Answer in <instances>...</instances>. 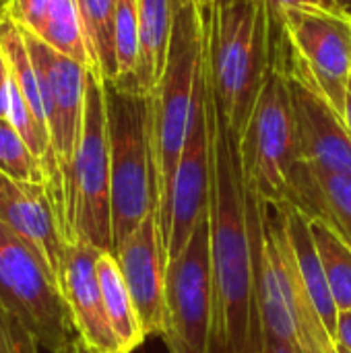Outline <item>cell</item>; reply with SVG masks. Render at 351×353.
I'll return each mask as SVG.
<instances>
[{"label":"cell","mask_w":351,"mask_h":353,"mask_svg":"<svg viewBox=\"0 0 351 353\" xmlns=\"http://www.w3.org/2000/svg\"><path fill=\"white\" fill-rule=\"evenodd\" d=\"M97 250L95 246L74 240L66 246V259L60 279V292L64 296L72 329L77 337L95 347L97 352L120 353L118 339L110 327L99 277H97Z\"/></svg>","instance_id":"9a60e30c"},{"label":"cell","mask_w":351,"mask_h":353,"mask_svg":"<svg viewBox=\"0 0 351 353\" xmlns=\"http://www.w3.org/2000/svg\"><path fill=\"white\" fill-rule=\"evenodd\" d=\"M267 12H277L281 8H290V6H314V8H325V10H337V0H263Z\"/></svg>","instance_id":"484cf974"},{"label":"cell","mask_w":351,"mask_h":353,"mask_svg":"<svg viewBox=\"0 0 351 353\" xmlns=\"http://www.w3.org/2000/svg\"><path fill=\"white\" fill-rule=\"evenodd\" d=\"M281 213H283V221H285V234H288V244H290V254L294 261V267L302 279V285L317 310V314L321 316L327 333L333 337L335 341V333H337V316L339 310L335 306V300L331 296L325 271H323V263L312 238V230H310V221L308 217L290 201H281Z\"/></svg>","instance_id":"ac0fdd59"},{"label":"cell","mask_w":351,"mask_h":353,"mask_svg":"<svg viewBox=\"0 0 351 353\" xmlns=\"http://www.w3.org/2000/svg\"><path fill=\"white\" fill-rule=\"evenodd\" d=\"M116 79L120 89L143 93L141 89V35L137 0H118L114 25ZM145 95V93H143Z\"/></svg>","instance_id":"603a6c76"},{"label":"cell","mask_w":351,"mask_h":353,"mask_svg":"<svg viewBox=\"0 0 351 353\" xmlns=\"http://www.w3.org/2000/svg\"><path fill=\"white\" fill-rule=\"evenodd\" d=\"M339 12H343L348 19H351V0H337Z\"/></svg>","instance_id":"e575fe53"},{"label":"cell","mask_w":351,"mask_h":353,"mask_svg":"<svg viewBox=\"0 0 351 353\" xmlns=\"http://www.w3.org/2000/svg\"><path fill=\"white\" fill-rule=\"evenodd\" d=\"M248 223L254 250V283L261 339L273 337L302 347L296 306L298 273L290 254L281 205L259 199L250 184Z\"/></svg>","instance_id":"52a82bcc"},{"label":"cell","mask_w":351,"mask_h":353,"mask_svg":"<svg viewBox=\"0 0 351 353\" xmlns=\"http://www.w3.org/2000/svg\"><path fill=\"white\" fill-rule=\"evenodd\" d=\"M6 4H8V0H0V14L6 12Z\"/></svg>","instance_id":"d590c367"},{"label":"cell","mask_w":351,"mask_h":353,"mask_svg":"<svg viewBox=\"0 0 351 353\" xmlns=\"http://www.w3.org/2000/svg\"><path fill=\"white\" fill-rule=\"evenodd\" d=\"M116 259L132 296L145 335L166 331V265L168 256L161 244L157 215L145 221L116 248Z\"/></svg>","instance_id":"5bb4252c"},{"label":"cell","mask_w":351,"mask_h":353,"mask_svg":"<svg viewBox=\"0 0 351 353\" xmlns=\"http://www.w3.org/2000/svg\"><path fill=\"white\" fill-rule=\"evenodd\" d=\"M87 46L93 58L95 72L101 81L116 79V54H114V25L118 0H77Z\"/></svg>","instance_id":"44dd1931"},{"label":"cell","mask_w":351,"mask_h":353,"mask_svg":"<svg viewBox=\"0 0 351 353\" xmlns=\"http://www.w3.org/2000/svg\"><path fill=\"white\" fill-rule=\"evenodd\" d=\"M66 232L68 242L83 240L114 252L108 116L103 83L95 70H87L83 132L66 188Z\"/></svg>","instance_id":"8992f818"},{"label":"cell","mask_w":351,"mask_h":353,"mask_svg":"<svg viewBox=\"0 0 351 353\" xmlns=\"http://www.w3.org/2000/svg\"><path fill=\"white\" fill-rule=\"evenodd\" d=\"M0 58H2V52H0Z\"/></svg>","instance_id":"f35d334b"},{"label":"cell","mask_w":351,"mask_h":353,"mask_svg":"<svg viewBox=\"0 0 351 353\" xmlns=\"http://www.w3.org/2000/svg\"><path fill=\"white\" fill-rule=\"evenodd\" d=\"M141 35V89L151 95L159 83L174 29V0H137Z\"/></svg>","instance_id":"ffe728a7"},{"label":"cell","mask_w":351,"mask_h":353,"mask_svg":"<svg viewBox=\"0 0 351 353\" xmlns=\"http://www.w3.org/2000/svg\"><path fill=\"white\" fill-rule=\"evenodd\" d=\"M261 353H304L302 347L281 341V339H273V337H263L261 339Z\"/></svg>","instance_id":"1f68e13d"},{"label":"cell","mask_w":351,"mask_h":353,"mask_svg":"<svg viewBox=\"0 0 351 353\" xmlns=\"http://www.w3.org/2000/svg\"><path fill=\"white\" fill-rule=\"evenodd\" d=\"M335 343L339 347H345L351 352V308L339 312L337 316V333H335Z\"/></svg>","instance_id":"4dcf8cb0"},{"label":"cell","mask_w":351,"mask_h":353,"mask_svg":"<svg viewBox=\"0 0 351 353\" xmlns=\"http://www.w3.org/2000/svg\"><path fill=\"white\" fill-rule=\"evenodd\" d=\"M205 56L215 101L244 134L269 74V19L263 0H213L205 6Z\"/></svg>","instance_id":"3957f363"},{"label":"cell","mask_w":351,"mask_h":353,"mask_svg":"<svg viewBox=\"0 0 351 353\" xmlns=\"http://www.w3.org/2000/svg\"><path fill=\"white\" fill-rule=\"evenodd\" d=\"M0 353H14L12 316L0 308Z\"/></svg>","instance_id":"f546056e"},{"label":"cell","mask_w":351,"mask_h":353,"mask_svg":"<svg viewBox=\"0 0 351 353\" xmlns=\"http://www.w3.org/2000/svg\"><path fill=\"white\" fill-rule=\"evenodd\" d=\"M300 161L331 172L351 176V132L345 120L327 99L300 83L288 81Z\"/></svg>","instance_id":"2e32d148"},{"label":"cell","mask_w":351,"mask_h":353,"mask_svg":"<svg viewBox=\"0 0 351 353\" xmlns=\"http://www.w3.org/2000/svg\"><path fill=\"white\" fill-rule=\"evenodd\" d=\"M213 273L209 213L186 248L166 265V331L170 353H211Z\"/></svg>","instance_id":"30bf717a"},{"label":"cell","mask_w":351,"mask_h":353,"mask_svg":"<svg viewBox=\"0 0 351 353\" xmlns=\"http://www.w3.org/2000/svg\"><path fill=\"white\" fill-rule=\"evenodd\" d=\"M0 221L33 250L60 288L68 240L48 186L19 182L0 172Z\"/></svg>","instance_id":"4fadbf2b"},{"label":"cell","mask_w":351,"mask_h":353,"mask_svg":"<svg viewBox=\"0 0 351 353\" xmlns=\"http://www.w3.org/2000/svg\"><path fill=\"white\" fill-rule=\"evenodd\" d=\"M205 4L201 0H174V29L170 39L168 62L159 83L149 95L151 145L157 188L155 215L163 250L170 228L172 184L192 120L197 79L205 54Z\"/></svg>","instance_id":"7a4b0ae2"},{"label":"cell","mask_w":351,"mask_h":353,"mask_svg":"<svg viewBox=\"0 0 351 353\" xmlns=\"http://www.w3.org/2000/svg\"><path fill=\"white\" fill-rule=\"evenodd\" d=\"M246 180L259 199L281 203L300 161L298 132L288 81L269 68L257 105L240 137Z\"/></svg>","instance_id":"9c48e42d"},{"label":"cell","mask_w":351,"mask_h":353,"mask_svg":"<svg viewBox=\"0 0 351 353\" xmlns=\"http://www.w3.org/2000/svg\"><path fill=\"white\" fill-rule=\"evenodd\" d=\"M211 201V128H209V72L203 54L192 120L186 137L182 157L176 168L172 199H170V228L166 254L176 259L190 242L199 221L209 213Z\"/></svg>","instance_id":"8fae6325"},{"label":"cell","mask_w":351,"mask_h":353,"mask_svg":"<svg viewBox=\"0 0 351 353\" xmlns=\"http://www.w3.org/2000/svg\"><path fill=\"white\" fill-rule=\"evenodd\" d=\"M209 128V228L213 273L211 353H261L254 250L248 223V180L240 151V137L221 114L211 81Z\"/></svg>","instance_id":"6da1fadb"},{"label":"cell","mask_w":351,"mask_h":353,"mask_svg":"<svg viewBox=\"0 0 351 353\" xmlns=\"http://www.w3.org/2000/svg\"><path fill=\"white\" fill-rule=\"evenodd\" d=\"M285 201L296 205L308 219L333 228L351 246V176L331 174L298 161Z\"/></svg>","instance_id":"e0dca14e"},{"label":"cell","mask_w":351,"mask_h":353,"mask_svg":"<svg viewBox=\"0 0 351 353\" xmlns=\"http://www.w3.org/2000/svg\"><path fill=\"white\" fill-rule=\"evenodd\" d=\"M304 353H337L335 341L327 331H321L317 335H310L302 341Z\"/></svg>","instance_id":"4316f807"},{"label":"cell","mask_w":351,"mask_h":353,"mask_svg":"<svg viewBox=\"0 0 351 353\" xmlns=\"http://www.w3.org/2000/svg\"><path fill=\"white\" fill-rule=\"evenodd\" d=\"M8 103H10V74L4 56L0 58V118H8Z\"/></svg>","instance_id":"f1b7e54d"},{"label":"cell","mask_w":351,"mask_h":353,"mask_svg":"<svg viewBox=\"0 0 351 353\" xmlns=\"http://www.w3.org/2000/svg\"><path fill=\"white\" fill-rule=\"evenodd\" d=\"M12 337H14V353H37L39 350L31 333L14 319H12Z\"/></svg>","instance_id":"83f0119b"},{"label":"cell","mask_w":351,"mask_h":353,"mask_svg":"<svg viewBox=\"0 0 351 353\" xmlns=\"http://www.w3.org/2000/svg\"><path fill=\"white\" fill-rule=\"evenodd\" d=\"M343 120L348 124L351 132V81H350V89H348V95H345V110H343Z\"/></svg>","instance_id":"836d02e7"},{"label":"cell","mask_w":351,"mask_h":353,"mask_svg":"<svg viewBox=\"0 0 351 353\" xmlns=\"http://www.w3.org/2000/svg\"><path fill=\"white\" fill-rule=\"evenodd\" d=\"M97 277H99L103 308H106L110 327L118 339L120 353H132L147 339V335L143 331L132 296L126 288L124 275L120 271V265L114 252L101 250L97 254Z\"/></svg>","instance_id":"d6986e66"},{"label":"cell","mask_w":351,"mask_h":353,"mask_svg":"<svg viewBox=\"0 0 351 353\" xmlns=\"http://www.w3.org/2000/svg\"><path fill=\"white\" fill-rule=\"evenodd\" d=\"M0 172L19 182L48 186L41 161L33 155L8 118H0Z\"/></svg>","instance_id":"cb8c5ba5"},{"label":"cell","mask_w":351,"mask_h":353,"mask_svg":"<svg viewBox=\"0 0 351 353\" xmlns=\"http://www.w3.org/2000/svg\"><path fill=\"white\" fill-rule=\"evenodd\" d=\"M56 2L58 0H8L6 14L17 27L29 33H37Z\"/></svg>","instance_id":"d4e9b609"},{"label":"cell","mask_w":351,"mask_h":353,"mask_svg":"<svg viewBox=\"0 0 351 353\" xmlns=\"http://www.w3.org/2000/svg\"><path fill=\"white\" fill-rule=\"evenodd\" d=\"M201 2H203V4H205V6H209V4H211V2H213V0H201Z\"/></svg>","instance_id":"74e56055"},{"label":"cell","mask_w":351,"mask_h":353,"mask_svg":"<svg viewBox=\"0 0 351 353\" xmlns=\"http://www.w3.org/2000/svg\"><path fill=\"white\" fill-rule=\"evenodd\" d=\"M335 347H337V353H351V352H348V350H345V347H339V345H337V343H335Z\"/></svg>","instance_id":"8d00e7d4"},{"label":"cell","mask_w":351,"mask_h":353,"mask_svg":"<svg viewBox=\"0 0 351 353\" xmlns=\"http://www.w3.org/2000/svg\"><path fill=\"white\" fill-rule=\"evenodd\" d=\"M58 353H97V350L91 347L89 343H85L81 337H74V339H70V343L66 347H62Z\"/></svg>","instance_id":"d6a6232c"},{"label":"cell","mask_w":351,"mask_h":353,"mask_svg":"<svg viewBox=\"0 0 351 353\" xmlns=\"http://www.w3.org/2000/svg\"><path fill=\"white\" fill-rule=\"evenodd\" d=\"M21 31L27 50L33 58V64L39 72L52 147L60 168V176L64 184V201H66V188H68L74 155L79 149L81 132H83L85 83H87V70L91 68H85L77 60L56 52L33 33L25 29Z\"/></svg>","instance_id":"7c38bea8"},{"label":"cell","mask_w":351,"mask_h":353,"mask_svg":"<svg viewBox=\"0 0 351 353\" xmlns=\"http://www.w3.org/2000/svg\"><path fill=\"white\" fill-rule=\"evenodd\" d=\"M323 271L339 312L351 308V246L327 223L308 219Z\"/></svg>","instance_id":"7402d4cb"},{"label":"cell","mask_w":351,"mask_h":353,"mask_svg":"<svg viewBox=\"0 0 351 353\" xmlns=\"http://www.w3.org/2000/svg\"><path fill=\"white\" fill-rule=\"evenodd\" d=\"M0 308L19 321L39 347L58 353L70 343L72 323L60 288L33 250L0 221Z\"/></svg>","instance_id":"ba28073f"},{"label":"cell","mask_w":351,"mask_h":353,"mask_svg":"<svg viewBox=\"0 0 351 353\" xmlns=\"http://www.w3.org/2000/svg\"><path fill=\"white\" fill-rule=\"evenodd\" d=\"M103 83L108 139H110V190L112 238L116 248L157 211L155 159L151 145L149 95Z\"/></svg>","instance_id":"5b68a950"},{"label":"cell","mask_w":351,"mask_h":353,"mask_svg":"<svg viewBox=\"0 0 351 353\" xmlns=\"http://www.w3.org/2000/svg\"><path fill=\"white\" fill-rule=\"evenodd\" d=\"M269 68L331 103L343 118L351 81V19L337 10L290 6L267 12Z\"/></svg>","instance_id":"277c9868"}]
</instances>
